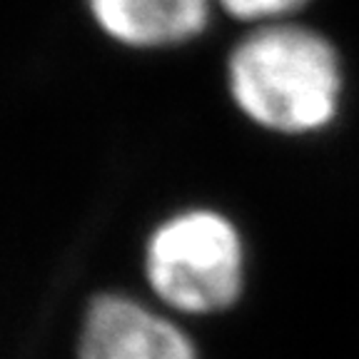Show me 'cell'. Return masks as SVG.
Wrapping results in <instances>:
<instances>
[{"label":"cell","mask_w":359,"mask_h":359,"mask_svg":"<svg viewBox=\"0 0 359 359\" xmlns=\"http://www.w3.org/2000/svg\"><path fill=\"white\" fill-rule=\"evenodd\" d=\"M344 62L327 35L299 20L247 28L224 65V85L245 120L304 137L327 130L344 100Z\"/></svg>","instance_id":"6da1fadb"},{"label":"cell","mask_w":359,"mask_h":359,"mask_svg":"<svg viewBox=\"0 0 359 359\" xmlns=\"http://www.w3.org/2000/svg\"><path fill=\"white\" fill-rule=\"evenodd\" d=\"M145 272L152 292L185 314L232 307L245 282V245L237 227L215 210H187L150 235Z\"/></svg>","instance_id":"7a4b0ae2"},{"label":"cell","mask_w":359,"mask_h":359,"mask_svg":"<svg viewBox=\"0 0 359 359\" xmlns=\"http://www.w3.org/2000/svg\"><path fill=\"white\" fill-rule=\"evenodd\" d=\"M78 359H197L192 339L175 322L123 294L88 304Z\"/></svg>","instance_id":"3957f363"},{"label":"cell","mask_w":359,"mask_h":359,"mask_svg":"<svg viewBox=\"0 0 359 359\" xmlns=\"http://www.w3.org/2000/svg\"><path fill=\"white\" fill-rule=\"evenodd\" d=\"M102 35L133 50H165L208 30L215 0H88Z\"/></svg>","instance_id":"277c9868"},{"label":"cell","mask_w":359,"mask_h":359,"mask_svg":"<svg viewBox=\"0 0 359 359\" xmlns=\"http://www.w3.org/2000/svg\"><path fill=\"white\" fill-rule=\"evenodd\" d=\"M217 11L245 22L247 28L272 25V22L297 20V15L312 0H215Z\"/></svg>","instance_id":"5b68a950"}]
</instances>
